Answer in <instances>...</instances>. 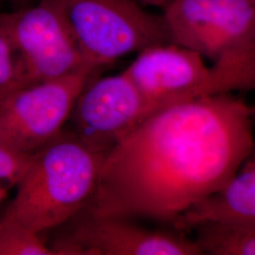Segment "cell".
Here are the masks:
<instances>
[{"label": "cell", "mask_w": 255, "mask_h": 255, "mask_svg": "<svg viewBox=\"0 0 255 255\" xmlns=\"http://www.w3.org/2000/svg\"><path fill=\"white\" fill-rule=\"evenodd\" d=\"M124 72L139 92L148 117L184 102L223 94L205 59L174 43L139 51Z\"/></svg>", "instance_id": "obj_8"}, {"label": "cell", "mask_w": 255, "mask_h": 255, "mask_svg": "<svg viewBox=\"0 0 255 255\" xmlns=\"http://www.w3.org/2000/svg\"><path fill=\"white\" fill-rule=\"evenodd\" d=\"M103 158L64 128L34 154L3 219L42 235L60 227L88 204Z\"/></svg>", "instance_id": "obj_3"}, {"label": "cell", "mask_w": 255, "mask_h": 255, "mask_svg": "<svg viewBox=\"0 0 255 255\" xmlns=\"http://www.w3.org/2000/svg\"><path fill=\"white\" fill-rule=\"evenodd\" d=\"M254 120V146L237 174L223 189L185 213L176 222L174 229L191 231L207 221L255 228V112Z\"/></svg>", "instance_id": "obj_10"}, {"label": "cell", "mask_w": 255, "mask_h": 255, "mask_svg": "<svg viewBox=\"0 0 255 255\" xmlns=\"http://www.w3.org/2000/svg\"><path fill=\"white\" fill-rule=\"evenodd\" d=\"M255 112L221 94L150 115L104 156L86 208L173 228L245 162L255 142Z\"/></svg>", "instance_id": "obj_1"}, {"label": "cell", "mask_w": 255, "mask_h": 255, "mask_svg": "<svg viewBox=\"0 0 255 255\" xmlns=\"http://www.w3.org/2000/svg\"><path fill=\"white\" fill-rule=\"evenodd\" d=\"M82 54L99 69L148 46L170 43L162 15L135 0H55Z\"/></svg>", "instance_id": "obj_4"}, {"label": "cell", "mask_w": 255, "mask_h": 255, "mask_svg": "<svg viewBox=\"0 0 255 255\" xmlns=\"http://www.w3.org/2000/svg\"><path fill=\"white\" fill-rule=\"evenodd\" d=\"M0 30L18 56L25 86L95 68L82 54L55 0L0 12ZM98 70V69H97Z\"/></svg>", "instance_id": "obj_5"}, {"label": "cell", "mask_w": 255, "mask_h": 255, "mask_svg": "<svg viewBox=\"0 0 255 255\" xmlns=\"http://www.w3.org/2000/svg\"><path fill=\"white\" fill-rule=\"evenodd\" d=\"M162 9L170 43L211 60L223 94L255 91V0H171Z\"/></svg>", "instance_id": "obj_2"}, {"label": "cell", "mask_w": 255, "mask_h": 255, "mask_svg": "<svg viewBox=\"0 0 255 255\" xmlns=\"http://www.w3.org/2000/svg\"><path fill=\"white\" fill-rule=\"evenodd\" d=\"M135 1L144 7L150 6V7L163 9L171 0H135Z\"/></svg>", "instance_id": "obj_15"}, {"label": "cell", "mask_w": 255, "mask_h": 255, "mask_svg": "<svg viewBox=\"0 0 255 255\" xmlns=\"http://www.w3.org/2000/svg\"><path fill=\"white\" fill-rule=\"evenodd\" d=\"M148 117L145 103L124 71L91 80L74 105L64 129L91 151L105 155Z\"/></svg>", "instance_id": "obj_9"}, {"label": "cell", "mask_w": 255, "mask_h": 255, "mask_svg": "<svg viewBox=\"0 0 255 255\" xmlns=\"http://www.w3.org/2000/svg\"><path fill=\"white\" fill-rule=\"evenodd\" d=\"M0 255H53L42 234L17 223L0 220Z\"/></svg>", "instance_id": "obj_12"}, {"label": "cell", "mask_w": 255, "mask_h": 255, "mask_svg": "<svg viewBox=\"0 0 255 255\" xmlns=\"http://www.w3.org/2000/svg\"><path fill=\"white\" fill-rule=\"evenodd\" d=\"M34 154L25 153L0 142V204L9 190L16 187L27 173Z\"/></svg>", "instance_id": "obj_13"}, {"label": "cell", "mask_w": 255, "mask_h": 255, "mask_svg": "<svg viewBox=\"0 0 255 255\" xmlns=\"http://www.w3.org/2000/svg\"><path fill=\"white\" fill-rule=\"evenodd\" d=\"M97 69L21 87L0 104V142L35 154L63 130L82 90Z\"/></svg>", "instance_id": "obj_7"}, {"label": "cell", "mask_w": 255, "mask_h": 255, "mask_svg": "<svg viewBox=\"0 0 255 255\" xmlns=\"http://www.w3.org/2000/svg\"><path fill=\"white\" fill-rule=\"evenodd\" d=\"M24 86L18 56L8 38L0 30V104Z\"/></svg>", "instance_id": "obj_14"}, {"label": "cell", "mask_w": 255, "mask_h": 255, "mask_svg": "<svg viewBox=\"0 0 255 255\" xmlns=\"http://www.w3.org/2000/svg\"><path fill=\"white\" fill-rule=\"evenodd\" d=\"M192 231L202 255H255V228L207 221Z\"/></svg>", "instance_id": "obj_11"}, {"label": "cell", "mask_w": 255, "mask_h": 255, "mask_svg": "<svg viewBox=\"0 0 255 255\" xmlns=\"http://www.w3.org/2000/svg\"><path fill=\"white\" fill-rule=\"evenodd\" d=\"M53 255H201L195 239L174 229L147 228L133 219L98 215L84 207L60 227Z\"/></svg>", "instance_id": "obj_6"}]
</instances>
